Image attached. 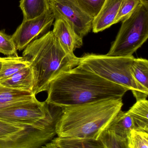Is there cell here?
<instances>
[{
	"instance_id": "1",
	"label": "cell",
	"mask_w": 148,
	"mask_h": 148,
	"mask_svg": "<svg viewBox=\"0 0 148 148\" xmlns=\"http://www.w3.org/2000/svg\"><path fill=\"white\" fill-rule=\"evenodd\" d=\"M129 90L78 66L61 73L50 83L45 102L60 108L122 99Z\"/></svg>"
},
{
	"instance_id": "2",
	"label": "cell",
	"mask_w": 148,
	"mask_h": 148,
	"mask_svg": "<svg viewBox=\"0 0 148 148\" xmlns=\"http://www.w3.org/2000/svg\"><path fill=\"white\" fill-rule=\"evenodd\" d=\"M122 99L62 108L56 125L58 137L99 140L115 116L121 110Z\"/></svg>"
},
{
	"instance_id": "3",
	"label": "cell",
	"mask_w": 148,
	"mask_h": 148,
	"mask_svg": "<svg viewBox=\"0 0 148 148\" xmlns=\"http://www.w3.org/2000/svg\"><path fill=\"white\" fill-rule=\"evenodd\" d=\"M23 57L30 63L34 78L33 95L47 91L57 75L78 66L80 58L66 53L52 31L30 43Z\"/></svg>"
},
{
	"instance_id": "4",
	"label": "cell",
	"mask_w": 148,
	"mask_h": 148,
	"mask_svg": "<svg viewBox=\"0 0 148 148\" xmlns=\"http://www.w3.org/2000/svg\"><path fill=\"white\" fill-rule=\"evenodd\" d=\"M135 59L133 56H114L85 54L80 58L78 66L131 90L137 101L140 100V92L131 71Z\"/></svg>"
},
{
	"instance_id": "5",
	"label": "cell",
	"mask_w": 148,
	"mask_h": 148,
	"mask_svg": "<svg viewBox=\"0 0 148 148\" xmlns=\"http://www.w3.org/2000/svg\"><path fill=\"white\" fill-rule=\"evenodd\" d=\"M148 38V6L142 3L122 21L115 40L107 55L133 56Z\"/></svg>"
},
{
	"instance_id": "6",
	"label": "cell",
	"mask_w": 148,
	"mask_h": 148,
	"mask_svg": "<svg viewBox=\"0 0 148 148\" xmlns=\"http://www.w3.org/2000/svg\"><path fill=\"white\" fill-rule=\"evenodd\" d=\"M61 113L62 108L57 107L36 125L9 135L1 136L0 148H41L56 135V125Z\"/></svg>"
},
{
	"instance_id": "7",
	"label": "cell",
	"mask_w": 148,
	"mask_h": 148,
	"mask_svg": "<svg viewBox=\"0 0 148 148\" xmlns=\"http://www.w3.org/2000/svg\"><path fill=\"white\" fill-rule=\"evenodd\" d=\"M51 111L49 104L38 101L35 96L0 109V120L16 125L34 126L45 119Z\"/></svg>"
},
{
	"instance_id": "8",
	"label": "cell",
	"mask_w": 148,
	"mask_h": 148,
	"mask_svg": "<svg viewBox=\"0 0 148 148\" xmlns=\"http://www.w3.org/2000/svg\"><path fill=\"white\" fill-rule=\"evenodd\" d=\"M49 3L55 19L61 18L67 21L80 37L83 38L91 31L94 19L72 0H50Z\"/></svg>"
},
{
	"instance_id": "9",
	"label": "cell",
	"mask_w": 148,
	"mask_h": 148,
	"mask_svg": "<svg viewBox=\"0 0 148 148\" xmlns=\"http://www.w3.org/2000/svg\"><path fill=\"white\" fill-rule=\"evenodd\" d=\"M55 17L50 9L39 17L23 21L12 35L17 49L23 50L30 43L47 32Z\"/></svg>"
},
{
	"instance_id": "10",
	"label": "cell",
	"mask_w": 148,
	"mask_h": 148,
	"mask_svg": "<svg viewBox=\"0 0 148 148\" xmlns=\"http://www.w3.org/2000/svg\"><path fill=\"white\" fill-rule=\"evenodd\" d=\"M52 32L65 53L74 56V52L82 46L83 38L75 32L69 23L61 18L55 19Z\"/></svg>"
},
{
	"instance_id": "11",
	"label": "cell",
	"mask_w": 148,
	"mask_h": 148,
	"mask_svg": "<svg viewBox=\"0 0 148 148\" xmlns=\"http://www.w3.org/2000/svg\"><path fill=\"white\" fill-rule=\"evenodd\" d=\"M123 0H106L101 11L93 20L92 29L99 33L115 24L116 18Z\"/></svg>"
},
{
	"instance_id": "12",
	"label": "cell",
	"mask_w": 148,
	"mask_h": 148,
	"mask_svg": "<svg viewBox=\"0 0 148 148\" xmlns=\"http://www.w3.org/2000/svg\"><path fill=\"white\" fill-rule=\"evenodd\" d=\"M0 84L13 89L33 94L34 78L31 68L29 66L21 69L7 79L0 82Z\"/></svg>"
},
{
	"instance_id": "13",
	"label": "cell",
	"mask_w": 148,
	"mask_h": 148,
	"mask_svg": "<svg viewBox=\"0 0 148 148\" xmlns=\"http://www.w3.org/2000/svg\"><path fill=\"white\" fill-rule=\"evenodd\" d=\"M132 75L140 92V100L147 99L148 95V61L135 59L131 66Z\"/></svg>"
},
{
	"instance_id": "14",
	"label": "cell",
	"mask_w": 148,
	"mask_h": 148,
	"mask_svg": "<svg viewBox=\"0 0 148 148\" xmlns=\"http://www.w3.org/2000/svg\"><path fill=\"white\" fill-rule=\"evenodd\" d=\"M133 130H136V127L128 111L124 112L121 110L109 123L106 130L127 140Z\"/></svg>"
},
{
	"instance_id": "15",
	"label": "cell",
	"mask_w": 148,
	"mask_h": 148,
	"mask_svg": "<svg viewBox=\"0 0 148 148\" xmlns=\"http://www.w3.org/2000/svg\"><path fill=\"white\" fill-rule=\"evenodd\" d=\"M19 7L23 14V21L39 17L50 9L47 0H21Z\"/></svg>"
},
{
	"instance_id": "16",
	"label": "cell",
	"mask_w": 148,
	"mask_h": 148,
	"mask_svg": "<svg viewBox=\"0 0 148 148\" xmlns=\"http://www.w3.org/2000/svg\"><path fill=\"white\" fill-rule=\"evenodd\" d=\"M135 124L136 130L148 132V101L139 100L128 110Z\"/></svg>"
},
{
	"instance_id": "17",
	"label": "cell",
	"mask_w": 148,
	"mask_h": 148,
	"mask_svg": "<svg viewBox=\"0 0 148 148\" xmlns=\"http://www.w3.org/2000/svg\"><path fill=\"white\" fill-rule=\"evenodd\" d=\"M51 142L56 148H105L100 139L96 140L57 137Z\"/></svg>"
},
{
	"instance_id": "18",
	"label": "cell",
	"mask_w": 148,
	"mask_h": 148,
	"mask_svg": "<svg viewBox=\"0 0 148 148\" xmlns=\"http://www.w3.org/2000/svg\"><path fill=\"white\" fill-rule=\"evenodd\" d=\"M29 66V62L23 56H18L17 54L8 56V59L3 62L0 69V82Z\"/></svg>"
},
{
	"instance_id": "19",
	"label": "cell",
	"mask_w": 148,
	"mask_h": 148,
	"mask_svg": "<svg viewBox=\"0 0 148 148\" xmlns=\"http://www.w3.org/2000/svg\"><path fill=\"white\" fill-rule=\"evenodd\" d=\"M35 96L32 93L13 89L0 84V109Z\"/></svg>"
},
{
	"instance_id": "20",
	"label": "cell",
	"mask_w": 148,
	"mask_h": 148,
	"mask_svg": "<svg viewBox=\"0 0 148 148\" xmlns=\"http://www.w3.org/2000/svg\"><path fill=\"white\" fill-rule=\"evenodd\" d=\"M87 15L93 19L101 11L106 0H72Z\"/></svg>"
},
{
	"instance_id": "21",
	"label": "cell",
	"mask_w": 148,
	"mask_h": 148,
	"mask_svg": "<svg viewBox=\"0 0 148 148\" xmlns=\"http://www.w3.org/2000/svg\"><path fill=\"white\" fill-rule=\"evenodd\" d=\"M105 148H129L127 140L106 130L101 138Z\"/></svg>"
},
{
	"instance_id": "22",
	"label": "cell",
	"mask_w": 148,
	"mask_h": 148,
	"mask_svg": "<svg viewBox=\"0 0 148 148\" xmlns=\"http://www.w3.org/2000/svg\"><path fill=\"white\" fill-rule=\"evenodd\" d=\"M129 148H148V134L141 130H133L127 138Z\"/></svg>"
},
{
	"instance_id": "23",
	"label": "cell",
	"mask_w": 148,
	"mask_h": 148,
	"mask_svg": "<svg viewBox=\"0 0 148 148\" xmlns=\"http://www.w3.org/2000/svg\"><path fill=\"white\" fill-rule=\"evenodd\" d=\"M142 3H143L141 0H123L116 18L115 24L122 22L127 18Z\"/></svg>"
},
{
	"instance_id": "24",
	"label": "cell",
	"mask_w": 148,
	"mask_h": 148,
	"mask_svg": "<svg viewBox=\"0 0 148 148\" xmlns=\"http://www.w3.org/2000/svg\"><path fill=\"white\" fill-rule=\"evenodd\" d=\"M16 47L12 36L7 34L4 30H0V53L5 56L17 54Z\"/></svg>"
},
{
	"instance_id": "25",
	"label": "cell",
	"mask_w": 148,
	"mask_h": 148,
	"mask_svg": "<svg viewBox=\"0 0 148 148\" xmlns=\"http://www.w3.org/2000/svg\"><path fill=\"white\" fill-rule=\"evenodd\" d=\"M30 126L11 124L0 120V137L23 130Z\"/></svg>"
},
{
	"instance_id": "26",
	"label": "cell",
	"mask_w": 148,
	"mask_h": 148,
	"mask_svg": "<svg viewBox=\"0 0 148 148\" xmlns=\"http://www.w3.org/2000/svg\"><path fill=\"white\" fill-rule=\"evenodd\" d=\"M41 148H56V147L54 144L51 141L45 144Z\"/></svg>"
},
{
	"instance_id": "27",
	"label": "cell",
	"mask_w": 148,
	"mask_h": 148,
	"mask_svg": "<svg viewBox=\"0 0 148 148\" xmlns=\"http://www.w3.org/2000/svg\"><path fill=\"white\" fill-rule=\"evenodd\" d=\"M7 60V57H0V69L1 66L3 62Z\"/></svg>"
},
{
	"instance_id": "28",
	"label": "cell",
	"mask_w": 148,
	"mask_h": 148,
	"mask_svg": "<svg viewBox=\"0 0 148 148\" xmlns=\"http://www.w3.org/2000/svg\"><path fill=\"white\" fill-rule=\"evenodd\" d=\"M143 4L148 6V0H141Z\"/></svg>"
},
{
	"instance_id": "29",
	"label": "cell",
	"mask_w": 148,
	"mask_h": 148,
	"mask_svg": "<svg viewBox=\"0 0 148 148\" xmlns=\"http://www.w3.org/2000/svg\"><path fill=\"white\" fill-rule=\"evenodd\" d=\"M47 1H50V0H47Z\"/></svg>"
}]
</instances>
